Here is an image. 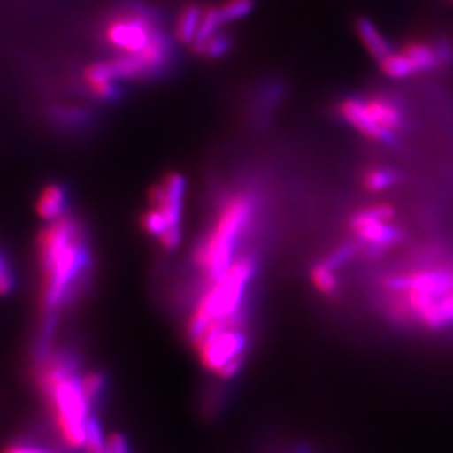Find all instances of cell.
<instances>
[{
	"instance_id": "28",
	"label": "cell",
	"mask_w": 453,
	"mask_h": 453,
	"mask_svg": "<svg viewBox=\"0 0 453 453\" xmlns=\"http://www.w3.org/2000/svg\"><path fill=\"white\" fill-rule=\"evenodd\" d=\"M104 453H133L130 443L125 435L121 434H111L106 437V450Z\"/></svg>"
},
{
	"instance_id": "5",
	"label": "cell",
	"mask_w": 453,
	"mask_h": 453,
	"mask_svg": "<svg viewBox=\"0 0 453 453\" xmlns=\"http://www.w3.org/2000/svg\"><path fill=\"white\" fill-rule=\"evenodd\" d=\"M194 348L207 372L224 380L235 378L242 372L245 351L249 348L245 314L211 323L195 341Z\"/></svg>"
},
{
	"instance_id": "9",
	"label": "cell",
	"mask_w": 453,
	"mask_h": 453,
	"mask_svg": "<svg viewBox=\"0 0 453 453\" xmlns=\"http://www.w3.org/2000/svg\"><path fill=\"white\" fill-rule=\"evenodd\" d=\"M383 288L389 294L421 292L435 297H443L453 291V271L449 269H425L410 274L385 277Z\"/></svg>"
},
{
	"instance_id": "24",
	"label": "cell",
	"mask_w": 453,
	"mask_h": 453,
	"mask_svg": "<svg viewBox=\"0 0 453 453\" xmlns=\"http://www.w3.org/2000/svg\"><path fill=\"white\" fill-rule=\"evenodd\" d=\"M230 49H232V37L228 34L217 33L203 46L200 56H205L209 59H219L226 56V52H230Z\"/></svg>"
},
{
	"instance_id": "25",
	"label": "cell",
	"mask_w": 453,
	"mask_h": 453,
	"mask_svg": "<svg viewBox=\"0 0 453 453\" xmlns=\"http://www.w3.org/2000/svg\"><path fill=\"white\" fill-rule=\"evenodd\" d=\"M89 91L101 103H114L121 97V88L116 84V81L97 84L95 88H89Z\"/></svg>"
},
{
	"instance_id": "12",
	"label": "cell",
	"mask_w": 453,
	"mask_h": 453,
	"mask_svg": "<svg viewBox=\"0 0 453 453\" xmlns=\"http://www.w3.org/2000/svg\"><path fill=\"white\" fill-rule=\"evenodd\" d=\"M357 34L359 41L363 42V46L372 54L378 63L381 59H385L393 52V46L388 39L385 37V34L378 29V26L372 22L368 17H359L357 20Z\"/></svg>"
},
{
	"instance_id": "22",
	"label": "cell",
	"mask_w": 453,
	"mask_h": 453,
	"mask_svg": "<svg viewBox=\"0 0 453 453\" xmlns=\"http://www.w3.org/2000/svg\"><path fill=\"white\" fill-rule=\"evenodd\" d=\"M254 11V0H226L219 7L222 24H230L249 16Z\"/></svg>"
},
{
	"instance_id": "14",
	"label": "cell",
	"mask_w": 453,
	"mask_h": 453,
	"mask_svg": "<svg viewBox=\"0 0 453 453\" xmlns=\"http://www.w3.org/2000/svg\"><path fill=\"white\" fill-rule=\"evenodd\" d=\"M418 323L430 331H440L453 324V291L438 299L432 308L426 309Z\"/></svg>"
},
{
	"instance_id": "10",
	"label": "cell",
	"mask_w": 453,
	"mask_h": 453,
	"mask_svg": "<svg viewBox=\"0 0 453 453\" xmlns=\"http://www.w3.org/2000/svg\"><path fill=\"white\" fill-rule=\"evenodd\" d=\"M340 114L344 121H348L355 130L368 136L370 140H374L383 145L396 143L395 131L385 128L383 125H380L374 119V116L370 113V110L366 106V101H363L359 97H348L340 104Z\"/></svg>"
},
{
	"instance_id": "18",
	"label": "cell",
	"mask_w": 453,
	"mask_h": 453,
	"mask_svg": "<svg viewBox=\"0 0 453 453\" xmlns=\"http://www.w3.org/2000/svg\"><path fill=\"white\" fill-rule=\"evenodd\" d=\"M403 52L413 61V65L418 69V73L434 71L440 65L437 49H434L432 46H428V44L410 42V44H406Z\"/></svg>"
},
{
	"instance_id": "15",
	"label": "cell",
	"mask_w": 453,
	"mask_h": 453,
	"mask_svg": "<svg viewBox=\"0 0 453 453\" xmlns=\"http://www.w3.org/2000/svg\"><path fill=\"white\" fill-rule=\"evenodd\" d=\"M202 16H203V9L195 4H188L180 11L177 27H175V35L179 42L192 46Z\"/></svg>"
},
{
	"instance_id": "16",
	"label": "cell",
	"mask_w": 453,
	"mask_h": 453,
	"mask_svg": "<svg viewBox=\"0 0 453 453\" xmlns=\"http://www.w3.org/2000/svg\"><path fill=\"white\" fill-rule=\"evenodd\" d=\"M381 73L391 80H406L418 73V69L413 65V61L406 56L405 52H391L385 59L380 61Z\"/></svg>"
},
{
	"instance_id": "6",
	"label": "cell",
	"mask_w": 453,
	"mask_h": 453,
	"mask_svg": "<svg viewBox=\"0 0 453 453\" xmlns=\"http://www.w3.org/2000/svg\"><path fill=\"white\" fill-rule=\"evenodd\" d=\"M187 180L179 172H170L150 190V207L142 215L146 234L157 239L165 250L173 252L181 241V217Z\"/></svg>"
},
{
	"instance_id": "2",
	"label": "cell",
	"mask_w": 453,
	"mask_h": 453,
	"mask_svg": "<svg viewBox=\"0 0 453 453\" xmlns=\"http://www.w3.org/2000/svg\"><path fill=\"white\" fill-rule=\"evenodd\" d=\"M81 376V363L69 349H50L46 357L34 361V383L69 450L86 449L88 420L93 413Z\"/></svg>"
},
{
	"instance_id": "21",
	"label": "cell",
	"mask_w": 453,
	"mask_h": 453,
	"mask_svg": "<svg viewBox=\"0 0 453 453\" xmlns=\"http://www.w3.org/2000/svg\"><path fill=\"white\" fill-rule=\"evenodd\" d=\"M400 181V173L391 168H372L365 175V187L370 192H385Z\"/></svg>"
},
{
	"instance_id": "3",
	"label": "cell",
	"mask_w": 453,
	"mask_h": 453,
	"mask_svg": "<svg viewBox=\"0 0 453 453\" xmlns=\"http://www.w3.org/2000/svg\"><path fill=\"white\" fill-rule=\"evenodd\" d=\"M256 211V198L245 192L228 196L219 209L211 230L196 245L194 254L195 267L209 284L219 280L235 262L237 247L252 226Z\"/></svg>"
},
{
	"instance_id": "19",
	"label": "cell",
	"mask_w": 453,
	"mask_h": 453,
	"mask_svg": "<svg viewBox=\"0 0 453 453\" xmlns=\"http://www.w3.org/2000/svg\"><path fill=\"white\" fill-rule=\"evenodd\" d=\"M81 381L84 393L89 400V405L93 410H96L97 405L103 402L106 395L108 376L99 370H91V372H82Z\"/></svg>"
},
{
	"instance_id": "1",
	"label": "cell",
	"mask_w": 453,
	"mask_h": 453,
	"mask_svg": "<svg viewBox=\"0 0 453 453\" xmlns=\"http://www.w3.org/2000/svg\"><path fill=\"white\" fill-rule=\"evenodd\" d=\"M35 249L41 271V324L33 357H41L52 349L61 314L84 294L93 271V252L84 224L71 213L49 222L37 235Z\"/></svg>"
},
{
	"instance_id": "8",
	"label": "cell",
	"mask_w": 453,
	"mask_h": 453,
	"mask_svg": "<svg viewBox=\"0 0 453 453\" xmlns=\"http://www.w3.org/2000/svg\"><path fill=\"white\" fill-rule=\"evenodd\" d=\"M349 226L357 241H359L361 245H365V252L374 257L405 239V234L402 232V228L391 226V222H383L372 217L368 209L357 211L351 217Z\"/></svg>"
},
{
	"instance_id": "23",
	"label": "cell",
	"mask_w": 453,
	"mask_h": 453,
	"mask_svg": "<svg viewBox=\"0 0 453 453\" xmlns=\"http://www.w3.org/2000/svg\"><path fill=\"white\" fill-rule=\"evenodd\" d=\"M359 247H361V242L357 239L351 241V242L341 243L340 247H336L323 262L327 264L331 269L336 271L357 256Z\"/></svg>"
},
{
	"instance_id": "4",
	"label": "cell",
	"mask_w": 453,
	"mask_h": 453,
	"mask_svg": "<svg viewBox=\"0 0 453 453\" xmlns=\"http://www.w3.org/2000/svg\"><path fill=\"white\" fill-rule=\"evenodd\" d=\"M257 273V260L254 256H243L235 260L226 274L211 282L195 306L187 324L188 340H198L202 333L215 321H226L243 314L245 294Z\"/></svg>"
},
{
	"instance_id": "20",
	"label": "cell",
	"mask_w": 453,
	"mask_h": 453,
	"mask_svg": "<svg viewBox=\"0 0 453 453\" xmlns=\"http://www.w3.org/2000/svg\"><path fill=\"white\" fill-rule=\"evenodd\" d=\"M311 279L318 291L324 296H334L338 292V277L334 269H331L327 264L319 262L311 269Z\"/></svg>"
},
{
	"instance_id": "11",
	"label": "cell",
	"mask_w": 453,
	"mask_h": 453,
	"mask_svg": "<svg viewBox=\"0 0 453 453\" xmlns=\"http://www.w3.org/2000/svg\"><path fill=\"white\" fill-rule=\"evenodd\" d=\"M69 202H71L69 188L59 181H52L44 185V188L37 196L35 211L41 219L54 222L69 215Z\"/></svg>"
},
{
	"instance_id": "26",
	"label": "cell",
	"mask_w": 453,
	"mask_h": 453,
	"mask_svg": "<svg viewBox=\"0 0 453 453\" xmlns=\"http://www.w3.org/2000/svg\"><path fill=\"white\" fill-rule=\"evenodd\" d=\"M52 449H48L44 445H39V443H33V441H14V443H9L4 447V450L0 453H50Z\"/></svg>"
},
{
	"instance_id": "7",
	"label": "cell",
	"mask_w": 453,
	"mask_h": 453,
	"mask_svg": "<svg viewBox=\"0 0 453 453\" xmlns=\"http://www.w3.org/2000/svg\"><path fill=\"white\" fill-rule=\"evenodd\" d=\"M158 26L153 24L150 14L140 9H133L125 14H118L106 26V41L123 54H140L143 52L153 33Z\"/></svg>"
},
{
	"instance_id": "17",
	"label": "cell",
	"mask_w": 453,
	"mask_h": 453,
	"mask_svg": "<svg viewBox=\"0 0 453 453\" xmlns=\"http://www.w3.org/2000/svg\"><path fill=\"white\" fill-rule=\"evenodd\" d=\"M224 26L222 24V19L219 14V7H207L203 9V16L200 20V26H198V31L195 35L194 42H192V49H194L195 54H200L203 46L209 42V39H211L215 34L219 33V27Z\"/></svg>"
},
{
	"instance_id": "27",
	"label": "cell",
	"mask_w": 453,
	"mask_h": 453,
	"mask_svg": "<svg viewBox=\"0 0 453 453\" xmlns=\"http://www.w3.org/2000/svg\"><path fill=\"white\" fill-rule=\"evenodd\" d=\"M14 284H16L14 273L9 265V262L4 259V256H0V296L12 292Z\"/></svg>"
},
{
	"instance_id": "13",
	"label": "cell",
	"mask_w": 453,
	"mask_h": 453,
	"mask_svg": "<svg viewBox=\"0 0 453 453\" xmlns=\"http://www.w3.org/2000/svg\"><path fill=\"white\" fill-rule=\"evenodd\" d=\"M366 106L374 119L391 131H398L403 127V111L388 97L374 96L366 99Z\"/></svg>"
}]
</instances>
